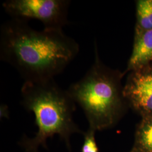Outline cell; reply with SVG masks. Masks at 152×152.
<instances>
[{
	"instance_id": "6da1fadb",
	"label": "cell",
	"mask_w": 152,
	"mask_h": 152,
	"mask_svg": "<svg viewBox=\"0 0 152 152\" xmlns=\"http://www.w3.org/2000/svg\"><path fill=\"white\" fill-rule=\"evenodd\" d=\"M80 46L63 31H37L28 21L13 19L0 29V58L25 81L54 79L77 56Z\"/></svg>"
},
{
	"instance_id": "7a4b0ae2",
	"label": "cell",
	"mask_w": 152,
	"mask_h": 152,
	"mask_svg": "<svg viewBox=\"0 0 152 152\" xmlns=\"http://www.w3.org/2000/svg\"><path fill=\"white\" fill-rule=\"evenodd\" d=\"M21 103L33 112L38 132L32 139L23 137L20 145L25 152H38L40 146L47 149L46 140L58 135L71 150L70 137L75 133L83 134L73 118L76 103L67 90L54 79L42 81H25L21 88Z\"/></svg>"
},
{
	"instance_id": "3957f363",
	"label": "cell",
	"mask_w": 152,
	"mask_h": 152,
	"mask_svg": "<svg viewBox=\"0 0 152 152\" xmlns=\"http://www.w3.org/2000/svg\"><path fill=\"white\" fill-rule=\"evenodd\" d=\"M95 61L79 81L66 90L73 101L80 105L89 127L102 130L113 126L124 109L120 84L121 74L103 64L95 46Z\"/></svg>"
},
{
	"instance_id": "277c9868",
	"label": "cell",
	"mask_w": 152,
	"mask_h": 152,
	"mask_svg": "<svg viewBox=\"0 0 152 152\" xmlns=\"http://www.w3.org/2000/svg\"><path fill=\"white\" fill-rule=\"evenodd\" d=\"M70 4L69 0H8L2 6L11 18L36 19L43 24L45 29L63 31L69 23Z\"/></svg>"
},
{
	"instance_id": "5b68a950",
	"label": "cell",
	"mask_w": 152,
	"mask_h": 152,
	"mask_svg": "<svg viewBox=\"0 0 152 152\" xmlns=\"http://www.w3.org/2000/svg\"><path fill=\"white\" fill-rule=\"evenodd\" d=\"M124 98L144 117L152 115V68L134 70L123 88Z\"/></svg>"
},
{
	"instance_id": "8992f818",
	"label": "cell",
	"mask_w": 152,
	"mask_h": 152,
	"mask_svg": "<svg viewBox=\"0 0 152 152\" xmlns=\"http://www.w3.org/2000/svg\"><path fill=\"white\" fill-rule=\"evenodd\" d=\"M152 61V29L136 32L133 51L129 62L128 70L142 68Z\"/></svg>"
},
{
	"instance_id": "52a82bcc",
	"label": "cell",
	"mask_w": 152,
	"mask_h": 152,
	"mask_svg": "<svg viewBox=\"0 0 152 152\" xmlns=\"http://www.w3.org/2000/svg\"><path fill=\"white\" fill-rule=\"evenodd\" d=\"M136 32L152 29V0H139L136 3Z\"/></svg>"
},
{
	"instance_id": "ba28073f",
	"label": "cell",
	"mask_w": 152,
	"mask_h": 152,
	"mask_svg": "<svg viewBox=\"0 0 152 152\" xmlns=\"http://www.w3.org/2000/svg\"><path fill=\"white\" fill-rule=\"evenodd\" d=\"M137 144L142 152H152V115L144 117L136 134Z\"/></svg>"
},
{
	"instance_id": "9c48e42d",
	"label": "cell",
	"mask_w": 152,
	"mask_h": 152,
	"mask_svg": "<svg viewBox=\"0 0 152 152\" xmlns=\"http://www.w3.org/2000/svg\"><path fill=\"white\" fill-rule=\"evenodd\" d=\"M96 131L88 127L87 131L84 132V141L82 147L81 152H99L98 145L95 141V133Z\"/></svg>"
},
{
	"instance_id": "30bf717a",
	"label": "cell",
	"mask_w": 152,
	"mask_h": 152,
	"mask_svg": "<svg viewBox=\"0 0 152 152\" xmlns=\"http://www.w3.org/2000/svg\"><path fill=\"white\" fill-rule=\"evenodd\" d=\"M7 107L6 105H2L1 107V117H7L8 115L7 113Z\"/></svg>"
}]
</instances>
